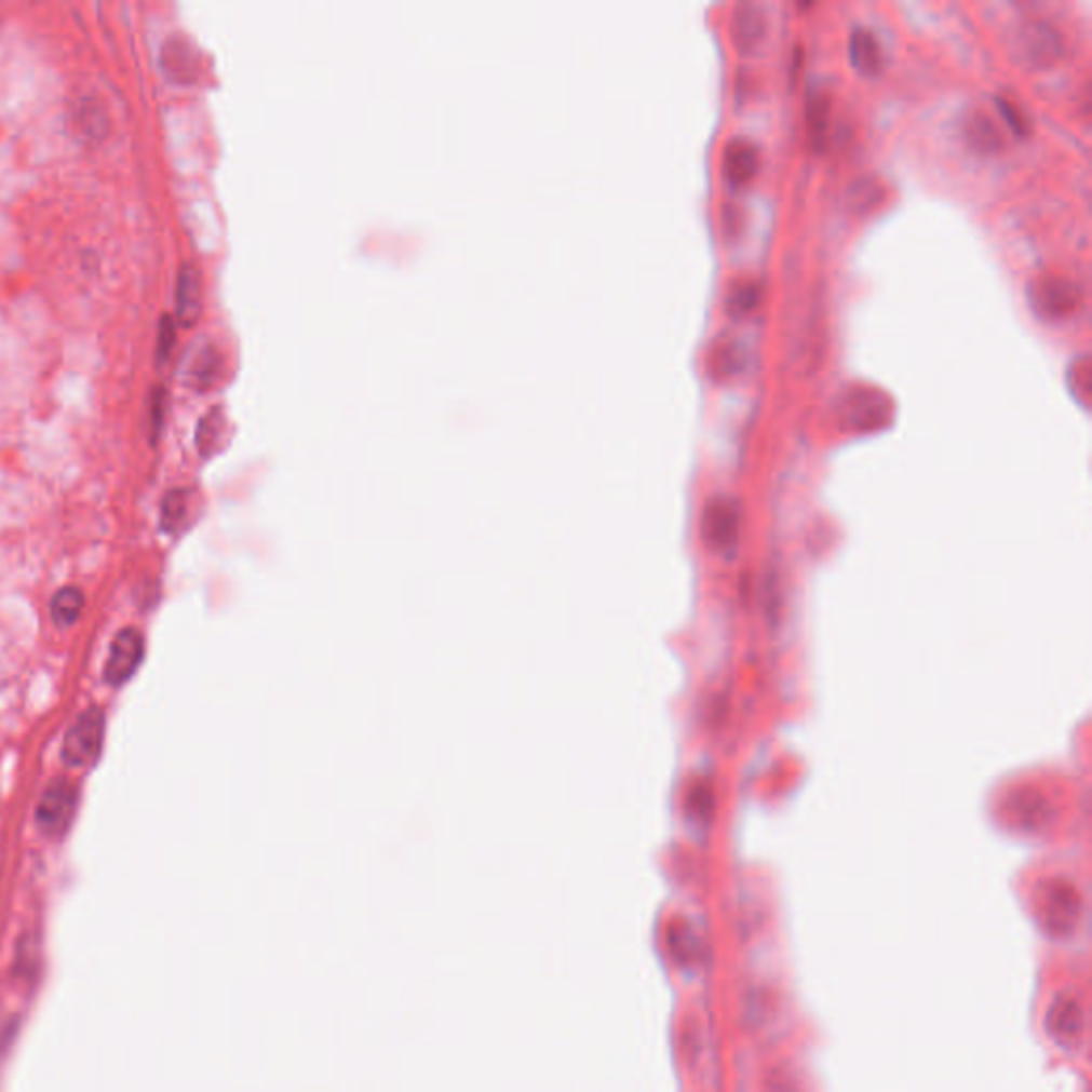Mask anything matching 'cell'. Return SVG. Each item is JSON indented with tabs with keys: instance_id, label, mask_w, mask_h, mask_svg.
<instances>
[{
	"instance_id": "obj_16",
	"label": "cell",
	"mask_w": 1092,
	"mask_h": 1092,
	"mask_svg": "<svg viewBox=\"0 0 1092 1092\" xmlns=\"http://www.w3.org/2000/svg\"><path fill=\"white\" fill-rule=\"evenodd\" d=\"M669 952L680 969H698L704 958V941L689 922H674L669 928Z\"/></svg>"
},
{
	"instance_id": "obj_25",
	"label": "cell",
	"mask_w": 1092,
	"mask_h": 1092,
	"mask_svg": "<svg viewBox=\"0 0 1092 1092\" xmlns=\"http://www.w3.org/2000/svg\"><path fill=\"white\" fill-rule=\"evenodd\" d=\"M884 194V186L875 177H860L849 188V203L855 210H868L879 203Z\"/></svg>"
},
{
	"instance_id": "obj_2",
	"label": "cell",
	"mask_w": 1092,
	"mask_h": 1092,
	"mask_svg": "<svg viewBox=\"0 0 1092 1092\" xmlns=\"http://www.w3.org/2000/svg\"><path fill=\"white\" fill-rule=\"evenodd\" d=\"M1039 925L1052 939H1067L1076 932L1082 918V899L1078 888L1067 879H1052L1039 892Z\"/></svg>"
},
{
	"instance_id": "obj_4",
	"label": "cell",
	"mask_w": 1092,
	"mask_h": 1092,
	"mask_svg": "<svg viewBox=\"0 0 1092 1092\" xmlns=\"http://www.w3.org/2000/svg\"><path fill=\"white\" fill-rule=\"evenodd\" d=\"M1017 58L1033 69H1046L1063 56V35L1052 22L1024 19L1011 37Z\"/></svg>"
},
{
	"instance_id": "obj_27",
	"label": "cell",
	"mask_w": 1092,
	"mask_h": 1092,
	"mask_svg": "<svg viewBox=\"0 0 1092 1092\" xmlns=\"http://www.w3.org/2000/svg\"><path fill=\"white\" fill-rule=\"evenodd\" d=\"M687 813L693 818L696 824H706L711 820V813H713V798H711V790L706 785H696L691 792H689V798H687Z\"/></svg>"
},
{
	"instance_id": "obj_26",
	"label": "cell",
	"mask_w": 1092,
	"mask_h": 1092,
	"mask_svg": "<svg viewBox=\"0 0 1092 1092\" xmlns=\"http://www.w3.org/2000/svg\"><path fill=\"white\" fill-rule=\"evenodd\" d=\"M223 424H225V419H223V413L220 408H212L201 422H199V429H197V444L199 448L205 453H210L216 442H218V435L223 431Z\"/></svg>"
},
{
	"instance_id": "obj_5",
	"label": "cell",
	"mask_w": 1092,
	"mask_h": 1092,
	"mask_svg": "<svg viewBox=\"0 0 1092 1092\" xmlns=\"http://www.w3.org/2000/svg\"><path fill=\"white\" fill-rule=\"evenodd\" d=\"M741 510L728 496H717L702 512V536L715 553H732L739 540Z\"/></svg>"
},
{
	"instance_id": "obj_20",
	"label": "cell",
	"mask_w": 1092,
	"mask_h": 1092,
	"mask_svg": "<svg viewBox=\"0 0 1092 1092\" xmlns=\"http://www.w3.org/2000/svg\"><path fill=\"white\" fill-rule=\"evenodd\" d=\"M220 367H223V354L218 352V348L203 346L197 352V356L192 359V365L188 369V378L194 387L203 389V387H210L218 378Z\"/></svg>"
},
{
	"instance_id": "obj_8",
	"label": "cell",
	"mask_w": 1092,
	"mask_h": 1092,
	"mask_svg": "<svg viewBox=\"0 0 1092 1092\" xmlns=\"http://www.w3.org/2000/svg\"><path fill=\"white\" fill-rule=\"evenodd\" d=\"M747 359H750L747 348L739 337L722 336L711 343L704 359V367L713 382L724 385L739 378L745 372Z\"/></svg>"
},
{
	"instance_id": "obj_30",
	"label": "cell",
	"mask_w": 1092,
	"mask_h": 1092,
	"mask_svg": "<svg viewBox=\"0 0 1092 1092\" xmlns=\"http://www.w3.org/2000/svg\"><path fill=\"white\" fill-rule=\"evenodd\" d=\"M173 341H175V323L171 316H163L161 321V327H159V341H157V359L159 363H165L167 361L171 350H173Z\"/></svg>"
},
{
	"instance_id": "obj_1",
	"label": "cell",
	"mask_w": 1092,
	"mask_h": 1092,
	"mask_svg": "<svg viewBox=\"0 0 1092 1092\" xmlns=\"http://www.w3.org/2000/svg\"><path fill=\"white\" fill-rule=\"evenodd\" d=\"M894 413L892 397L868 385H849L835 400V415L842 429L875 431L886 427Z\"/></svg>"
},
{
	"instance_id": "obj_18",
	"label": "cell",
	"mask_w": 1092,
	"mask_h": 1092,
	"mask_svg": "<svg viewBox=\"0 0 1092 1092\" xmlns=\"http://www.w3.org/2000/svg\"><path fill=\"white\" fill-rule=\"evenodd\" d=\"M1011 813L1028 831L1046 826L1054 815L1050 803L1041 794H1035V792L1017 794L1011 800Z\"/></svg>"
},
{
	"instance_id": "obj_19",
	"label": "cell",
	"mask_w": 1092,
	"mask_h": 1092,
	"mask_svg": "<svg viewBox=\"0 0 1092 1092\" xmlns=\"http://www.w3.org/2000/svg\"><path fill=\"white\" fill-rule=\"evenodd\" d=\"M761 299V288L752 278H739L730 284L724 306L730 319H745L757 308Z\"/></svg>"
},
{
	"instance_id": "obj_21",
	"label": "cell",
	"mask_w": 1092,
	"mask_h": 1092,
	"mask_svg": "<svg viewBox=\"0 0 1092 1092\" xmlns=\"http://www.w3.org/2000/svg\"><path fill=\"white\" fill-rule=\"evenodd\" d=\"M84 608V593L78 588L60 589L52 599V617L58 625H71Z\"/></svg>"
},
{
	"instance_id": "obj_29",
	"label": "cell",
	"mask_w": 1092,
	"mask_h": 1092,
	"mask_svg": "<svg viewBox=\"0 0 1092 1092\" xmlns=\"http://www.w3.org/2000/svg\"><path fill=\"white\" fill-rule=\"evenodd\" d=\"M997 107H999L1001 116L1006 118L1009 129H1011L1017 137L1028 135V120H1026L1024 111L1015 107V103H1013V100H1009L1006 96H997Z\"/></svg>"
},
{
	"instance_id": "obj_17",
	"label": "cell",
	"mask_w": 1092,
	"mask_h": 1092,
	"mask_svg": "<svg viewBox=\"0 0 1092 1092\" xmlns=\"http://www.w3.org/2000/svg\"><path fill=\"white\" fill-rule=\"evenodd\" d=\"M965 139L969 141V146L982 154H995L999 150H1003V135L997 126V122L993 120V116H988L986 111H971L965 120Z\"/></svg>"
},
{
	"instance_id": "obj_9",
	"label": "cell",
	"mask_w": 1092,
	"mask_h": 1092,
	"mask_svg": "<svg viewBox=\"0 0 1092 1092\" xmlns=\"http://www.w3.org/2000/svg\"><path fill=\"white\" fill-rule=\"evenodd\" d=\"M1048 1035L1065 1050H1074L1084 1035V1011L1071 997H1059L1046 1015Z\"/></svg>"
},
{
	"instance_id": "obj_10",
	"label": "cell",
	"mask_w": 1092,
	"mask_h": 1092,
	"mask_svg": "<svg viewBox=\"0 0 1092 1092\" xmlns=\"http://www.w3.org/2000/svg\"><path fill=\"white\" fill-rule=\"evenodd\" d=\"M141 658H144V636L133 628L122 630L116 636L105 664L107 683L109 685L126 683L141 664Z\"/></svg>"
},
{
	"instance_id": "obj_12",
	"label": "cell",
	"mask_w": 1092,
	"mask_h": 1092,
	"mask_svg": "<svg viewBox=\"0 0 1092 1092\" xmlns=\"http://www.w3.org/2000/svg\"><path fill=\"white\" fill-rule=\"evenodd\" d=\"M759 150L747 137H732L722 154V175L732 188H741L756 177Z\"/></svg>"
},
{
	"instance_id": "obj_11",
	"label": "cell",
	"mask_w": 1092,
	"mask_h": 1092,
	"mask_svg": "<svg viewBox=\"0 0 1092 1092\" xmlns=\"http://www.w3.org/2000/svg\"><path fill=\"white\" fill-rule=\"evenodd\" d=\"M766 9L754 0H741L730 19V37L741 54H752L766 37Z\"/></svg>"
},
{
	"instance_id": "obj_6",
	"label": "cell",
	"mask_w": 1092,
	"mask_h": 1092,
	"mask_svg": "<svg viewBox=\"0 0 1092 1092\" xmlns=\"http://www.w3.org/2000/svg\"><path fill=\"white\" fill-rule=\"evenodd\" d=\"M103 734H105V715L100 709L92 706L78 717V722L67 732L63 747L65 761L78 768L96 761L103 747Z\"/></svg>"
},
{
	"instance_id": "obj_23",
	"label": "cell",
	"mask_w": 1092,
	"mask_h": 1092,
	"mask_svg": "<svg viewBox=\"0 0 1092 1092\" xmlns=\"http://www.w3.org/2000/svg\"><path fill=\"white\" fill-rule=\"evenodd\" d=\"M1067 380H1069V387H1071L1074 397H1076L1078 402H1082V406H1089L1092 393L1091 359H1089V356H1080L1078 361H1074V365L1069 367Z\"/></svg>"
},
{
	"instance_id": "obj_15",
	"label": "cell",
	"mask_w": 1092,
	"mask_h": 1092,
	"mask_svg": "<svg viewBox=\"0 0 1092 1092\" xmlns=\"http://www.w3.org/2000/svg\"><path fill=\"white\" fill-rule=\"evenodd\" d=\"M833 98L831 92L822 85H811L807 92V105H805V118H807V133L813 144V148L820 152L826 146L828 139V126H831V109H833Z\"/></svg>"
},
{
	"instance_id": "obj_14",
	"label": "cell",
	"mask_w": 1092,
	"mask_h": 1092,
	"mask_svg": "<svg viewBox=\"0 0 1092 1092\" xmlns=\"http://www.w3.org/2000/svg\"><path fill=\"white\" fill-rule=\"evenodd\" d=\"M849 60L853 69L866 78H875L884 69L881 45L873 30L864 26H853L849 32Z\"/></svg>"
},
{
	"instance_id": "obj_7",
	"label": "cell",
	"mask_w": 1092,
	"mask_h": 1092,
	"mask_svg": "<svg viewBox=\"0 0 1092 1092\" xmlns=\"http://www.w3.org/2000/svg\"><path fill=\"white\" fill-rule=\"evenodd\" d=\"M76 809H78L76 785L67 779H58L45 790V794L39 803L37 824L41 826L43 833L58 837L71 826Z\"/></svg>"
},
{
	"instance_id": "obj_22",
	"label": "cell",
	"mask_w": 1092,
	"mask_h": 1092,
	"mask_svg": "<svg viewBox=\"0 0 1092 1092\" xmlns=\"http://www.w3.org/2000/svg\"><path fill=\"white\" fill-rule=\"evenodd\" d=\"M163 65L173 78H188V71H192V50L188 48L186 41L181 39H168L165 50H163Z\"/></svg>"
},
{
	"instance_id": "obj_3",
	"label": "cell",
	"mask_w": 1092,
	"mask_h": 1092,
	"mask_svg": "<svg viewBox=\"0 0 1092 1092\" xmlns=\"http://www.w3.org/2000/svg\"><path fill=\"white\" fill-rule=\"evenodd\" d=\"M1084 301L1082 286L1065 275H1041L1028 286V304L1043 321L1056 323L1074 316Z\"/></svg>"
},
{
	"instance_id": "obj_31",
	"label": "cell",
	"mask_w": 1092,
	"mask_h": 1092,
	"mask_svg": "<svg viewBox=\"0 0 1092 1092\" xmlns=\"http://www.w3.org/2000/svg\"><path fill=\"white\" fill-rule=\"evenodd\" d=\"M165 408H167V395H165V389L159 387L152 395V431L159 433L161 427H163V419H165Z\"/></svg>"
},
{
	"instance_id": "obj_13",
	"label": "cell",
	"mask_w": 1092,
	"mask_h": 1092,
	"mask_svg": "<svg viewBox=\"0 0 1092 1092\" xmlns=\"http://www.w3.org/2000/svg\"><path fill=\"white\" fill-rule=\"evenodd\" d=\"M201 275L192 262H184L177 275L175 291V316L181 327H192L201 316Z\"/></svg>"
},
{
	"instance_id": "obj_24",
	"label": "cell",
	"mask_w": 1092,
	"mask_h": 1092,
	"mask_svg": "<svg viewBox=\"0 0 1092 1092\" xmlns=\"http://www.w3.org/2000/svg\"><path fill=\"white\" fill-rule=\"evenodd\" d=\"M186 512H188V491L175 489V491L167 494V498L163 502V512H161L163 529L168 534H175L184 525Z\"/></svg>"
},
{
	"instance_id": "obj_28",
	"label": "cell",
	"mask_w": 1092,
	"mask_h": 1092,
	"mask_svg": "<svg viewBox=\"0 0 1092 1092\" xmlns=\"http://www.w3.org/2000/svg\"><path fill=\"white\" fill-rule=\"evenodd\" d=\"M78 124H80V131H82V135H85V139H90V137L100 139L105 135V131H103L105 116H103L100 107H96V105H90V103L82 105L80 116H78Z\"/></svg>"
}]
</instances>
